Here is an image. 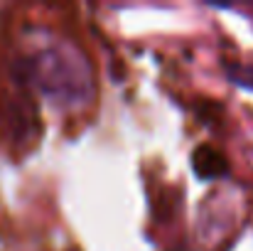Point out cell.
Listing matches in <instances>:
<instances>
[{"instance_id": "obj_2", "label": "cell", "mask_w": 253, "mask_h": 251, "mask_svg": "<svg viewBox=\"0 0 253 251\" xmlns=\"http://www.w3.org/2000/svg\"><path fill=\"white\" fill-rule=\"evenodd\" d=\"M192 167H194V172L202 180H219V177H224L229 172L226 158L211 146H199L192 153Z\"/></svg>"}, {"instance_id": "obj_1", "label": "cell", "mask_w": 253, "mask_h": 251, "mask_svg": "<svg viewBox=\"0 0 253 251\" xmlns=\"http://www.w3.org/2000/svg\"><path fill=\"white\" fill-rule=\"evenodd\" d=\"M27 69L32 84L62 106L86 103L93 91L91 69L74 47H47L27 62Z\"/></svg>"}]
</instances>
